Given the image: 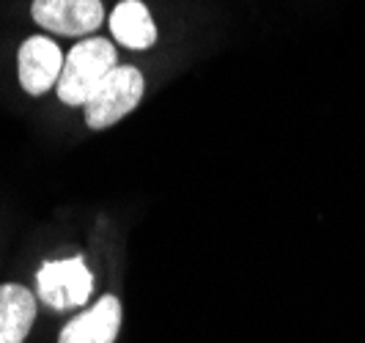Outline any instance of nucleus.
Segmentation results:
<instances>
[{
    "label": "nucleus",
    "mask_w": 365,
    "mask_h": 343,
    "mask_svg": "<svg viewBox=\"0 0 365 343\" xmlns=\"http://www.w3.org/2000/svg\"><path fill=\"white\" fill-rule=\"evenodd\" d=\"M36 319V297L19 283L0 286V343H22Z\"/></svg>",
    "instance_id": "7"
},
{
    "label": "nucleus",
    "mask_w": 365,
    "mask_h": 343,
    "mask_svg": "<svg viewBox=\"0 0 365 343\" xmlns=\"http://www.w3.org/2000/svg\"><path fill=\"white\" fill-rule=\"evenodd\" d=\"M38 300L53 310L86 305L93 291V277L83 258H63L44 264L36 275Z\"/></svg>",
    "instance_id": "3"
},
{
    "label": "nucleus",
    "mask_w": 365,
    "mask_h": 343,
    "mask_svg": "<svg viewBox=\"0 0 365 343\" xmlns=\"http://www.w3.org/2000/svg\"><path fill=\"white\" fill-rule=\"evenodd\" d=\"M110 34L129 50H148L157 41V25L140 0H121L110 14Z\"/></svg>",
    "instance_id": "8"
},
{
    "label": "nucleus",
    "mask_w": 365,
    "mask_h": 343,
    "mask_svg": "<svg viewBox=\"0 0 365 343\" xmlns=\"http://www.w3.org/2000/svg\"><path fill=\"white\" fill-rule=\"evenodd\" d=\"M115 69V47L110 39H83L63 58V72L58 80V99L72 108H86L99 83Z\"/></svg>",
    "instance_id": "1"
},
{
    "label": "nucleus",
    "mask_w": 365,
    "mask_h": 343,
    "mask_svg": "<svg viewBox=\"0 0 365 343\" xmlns=\"http://www.w3.org/2000/svg\"><path fill=\"white\" fill-rule=\"evenodd\" d=\"M143 96V74L135 66H115L99 83L86 102V124L91 129H108L138 108Z\"/></svg>",
    "instance_id": "2"
},
{
    "label": "nucleus",
    "mask_w": 365,
    "mask_h": 343,
    "mask_svg": "<svg viewBox=\"0 0 365 343\" xmlns=\"http://www.w3.org/2000/svg\"><path fill=\"white\" fill-rule=\"evenodd\" d=\"M121 327V302L102 297L91 310L80 313L61 329L58 343H113Z\"/></svg>",
    "instance_id": "6"
},
{
    "label": "nucleus",
    "mask_w": 365,
    "mask_h": 343,
    "mask_svg": "<svg viewBox=\"0 0 365 343\" xmlns=\"http://www.w3.org/2000/svg\"><path fill=\"white\" fill-rule=\"evenodd\" d=\"M31 14L50 34L88 36L102 25L105 9L102 0H34Z\"/></svg>",
    "instance_id": "4"
},
{
    "label": "nucleus",
    "mask_w": 365,
    "mask_h": 343,
    "mask_svg": "<svg viewBox=\"0 0 365 343\" xmlns=\"http://www.w3.org/2000/svg\"><path fill=\"white\" fill-rule=\"evenodd\" d=\"M19 83L31 96H41L58 86L63 72V53L53 39L28 36L19 47Z\"/></svg>",
    "instance_id": "5"
}]
</instances>
